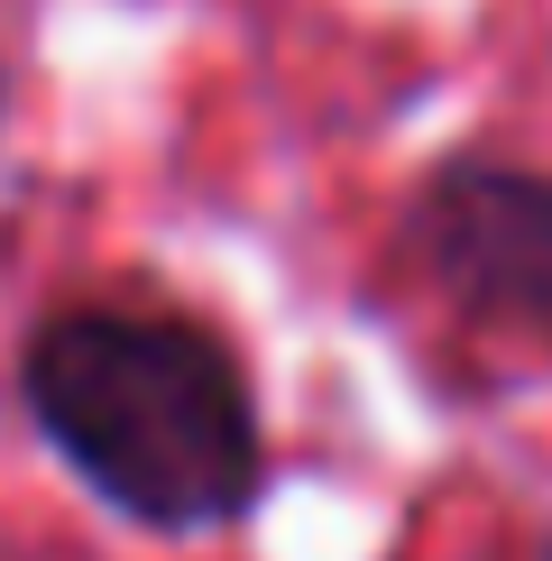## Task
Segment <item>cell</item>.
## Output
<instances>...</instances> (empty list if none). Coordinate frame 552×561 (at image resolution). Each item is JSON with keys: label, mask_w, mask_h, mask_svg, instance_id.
I'll return each mask as SVG.
<instances>
[{"label": "cell", "mask_w": 552, "mask_h": 561, "mask_svg": "<svg viewBox=\"0 0 552 561\" xmlns=\"http://www.w3.org/2000/svg\"><path fill=\"white\" fill-rule=\"evenodd\" d=\"M405 259L479 332L552 350V175L506 157H451L405 203Z\"/></svg>", "instance_id": "cell-2"}, {"label": "cell", "mask_w": 552, "mask_h": 561, "mask_svg": "<svg viewBox=\"0 0 552 561\" xmlns=\"http://www.w3.org/2000/svg\"><path fill=\"white\" fill-rule=\"evenodd\" d=\"M19 396L46 451L148 534H212L267 488L258 396L203 322L148 304L46 313L19 359Z\"/></svg>", "instance_id": "cell-1"}]
</instances>
